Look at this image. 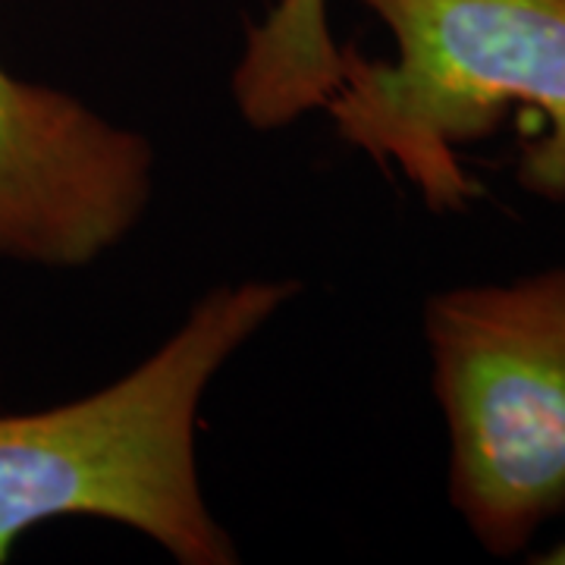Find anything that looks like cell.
<instances>
[{"label":"cell","instance_id":"obj_1","mask_svg":"<svg viewBox=\"0 0 565 565\" xmlns=\"http://www.w3.org/2000/svg\"><path fill=\"white\" fill-rule=\"evenodd\" d=\"M302 292L292 277L207 289L132 371L70 403L0 415V565L25 531L102 519L180 565H233L239 550L207 503L199 422L211 384Z\"/></svg>","mask_w":565,"mask_h":565},{"label":"cell","instance_id":"obj_2","mask_svg":"<svg viewBox=\"0 0 565 565\" xmlns=\"http://www.w3.org/2000/svg\"><path fill=\"white\" fill-rule=\"evenodd\" d=\"M393 41L390 57L340 47L321 110L337 136L408 182L427 211L484 195L462 148L519 110L534 120L515 180L565 202V0H359Z\"/></svg>","mask_w":565,"mask_h":565},{"label":"cell","instance_id":"obj_3","mask_svg":"<svg viewBox=\"0 0 565 565\" xmlns=\"http://www.w3.org/2000/svg\"><path fill=\"white\" fill-rule=\"evenodd\" d=\"M424 343L449 505L490 556H522L565 512V264L434 292Z\"/></svg>","mask_w":565,"mask_h":565},{"label":"cell","instance_id":"obj_4","mask_svg":"<svg viewBox=\"0 0 565 565\" xmlns=\"http://www.w3.org/2000/svg\"><path fill=\"white\" fill-rule=\"evenodd\" d=\"M154 145L54 85L0 63V258L85 267L136 230Z\"/></svg>","mask_w":565,"mask_h":565},{"label":"cell","instance_id":"obj_5","mask_svg":"<svg viewBox=\"0 0 565 565\" xmlns=\"http://www.w3.org/2000/svg\"><path fill=\"white\" fill-rule=\"evenodd\" d=\"M327 0H277L245 39L233 70V98L248 126L280 129L321 110L337 76Z\"/></svg>","mask_w":565,"mask_h":565},{"label":"cell","instance_id":"obj_6","mask_svg":"<svg viewBox=\"0 0 565 565\" xmlns=\"http://www.w3.org/2000/svg\"><path fill=\"white\" fill-rule=\"evenodd\" d=\"M531 563L537 565H565V541L553 544L550 550H544L541 556H531Z\"/></svg>","mask_w":565,"mask_h":565}]
</instances>
